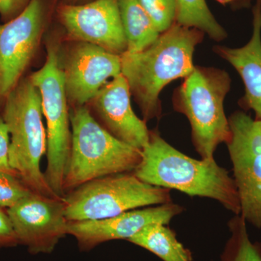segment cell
<instances>
[{"label": "cell", "mask_w": 261, "mask_h": 261, "mask_svg": "<svg viewBox=\"0 0 261 261\" xmlns=\"http://www.w3.org/2000/svg\"><path fill=\"white\" fill-rule=\"evenodd\" d=\"M204 34L175 22L144 50L121 55V74L141 108L144 121L161 116L159 95L163 88L192 73L194 51Z\"/></svg>", "instance_id": "6da1fadb"}, {"label": "cell", "mask_w": 261, "mask_h": 261, "mask_svg": "<svg viewBox=\"0 0 261 261\" xmlns=\"http://www.w3.org/2000/svg\"><path fill=\"white\" fill-rule=\"evenodd\" d=\"M142 181L190 197L216 200L233 215L241 211L233 177L216 160H197L168 143L157 130H150L148 144L142 149V160L134 171Z\"/></svg>", "instance_id": "7a4b0ae2"}, {"label": "cell", "mask_w": 261, "mask_h": 261, "mask_svg": "<svg viewBox=\"0 0 261 261\" xmlns=\"http://www.w3.org/2000/svg\"><path fill=\"white\" fill-rule=\"evenodd\" d=\"M5 98L0 118L9 133L10 166L34 193L63 198L53 192L41 170L47 152V133L39 90L28 78L20 81Z\"/></svg>", "instance_id": "3957f363"}, {"label": "cell", "mask_w": 261, "mask_h": 261, "mask_svg": "<svg viewBox=\"0 0 261 261\" xmlns=\"http://www.w3.org/2000/svg\"><path fill=\"white\" fill-rule=\"evenodd\" d=\"M71 152L63 181L64 196L84 184L116 173L134 172L142 150L109 133L85 106L70 111Z\"/></svg>", "instance_id": "277c9868"}, {"label": "cell", "mask_w": 261, "mask_h": 261, "mask_svg": "<svg viewBox=\"0 0 261 261\" xmlns=\"http://www.w3.org/2000/svg\"><path fill=\"white\" fill-rule=\"evenodd\" d=\"M231 83L224 70L195 66L173 94V108L190 122L192 144L201 159H214L218 146L229 140L224 102Z\"/></svg>", "instance_id": "5b68a950"}, {"label": "cell", "mask_w": 261, "mask_h": 261, "mask_svg": "<svg viewBox=\"0 0 261 261\" xmlns=\"http://www.w3.org/2000/svg\"><path fill=\"white\" fill-rule=\"evenodd\" d=\"M68 221L113 217L126 211L172 202L171 190L142 181L134 172L92 180L63 197Z\"/></svg>", "instance_id": "8992f818"}, {"label": "cell", "mask_w": 261, "mask_h": 261, "mask_svg": "<svg viewBox=\"0 0 261 261\" xmlns=\"http://www.w3.org/2000/svg\"><path fill=\"white\" fill-rule=\"evenodd\" d=\"M29 79L40 94L43 116L47 122V166L44 176L53 192L63 197V181L71 152L72 132L64 73L55 48L48 49L44 65Z\"/></svg>", "instance_id": "52a82bcc"}, {"label": "cell", "mask_w": 261, "mask_h": 261, "mask_svg": "<svg viewBox=\"0 0 261 261\" xmlns=\"http://www.w3.org/2000/svg\"><path fill=\"white\" fill-rule=\"evenodd\" d=\"M228 119L231 135L226 144L240 198V215L247 224L261 229V121L243 111H235Z\"/></svg>", "instance_id": "ba28073f"}, {"label": "cell", "mask_w": 261, "mask_h": 261, "mask_svg": "<svg viewBox=\"0 0 261 261\" xmlns=\"http://www.w3.org/2000/svg\"><path fill=\"white\" fill-rule=\"evenodd\" d=\"M6 210L19 245L27 247L33 255L51 253L60 240L68 234L63 197L33 192Z\"/></svg>", "instance_id": "9c48e42d"}, {"label": "cell", "mask_w": 261, "mask_h": 261, "mask_svg": "<svg viewBox=\"0 0 261 261\" xmlns=\"http://www.w3.org/2000/svg\"><path fill=\"white\" fill-rule=\"evenodd\" d=\"M42 0H31L25 9L0 25V98L18 85L35 54L44 25Z\"/></svg>", "instance_id": "30bf717a"}, {"label": "cell", "mask_w": 261, "mask_h": 261, "mask_svg": "<svg viewBox=\"0 0 261 261\" xmlns=\"http://www.w3.org/2000/svg\"><path fill=\"white\" fill-rule=\"evenodd\" d=\"M184 211L183 206L172 201L126 211L107 219L68 221V234L75 238L80 250L88 251L106 242L128 240L149 224L168 225Z\"/></svg>", "instance_id": "8fae6325"}, {"label": "cell", "mask_w": 261, "mask_h": 261, "mask_svg": "<svg viewBox=\"0 0 261 261\" xmlns=\"http://www.w3.org/2000/svg\"><path fill=\"white\" fill-rule=\"evenodd\" d=\"M63 25L70 37L121 56L127 50L118 0H95L61 10Z\"/></svg>", "instance_id": "7c38bea8"}, {"label": "cell", "mask_w": 261, "mask_h": 261, "mask_svg": "<svg viewBox=\"0 0 261 261\" xmlns=\"http://www.w3.org/2000/svg\"><path fill=\"white\" fill-rule=\"evenodd\" d=\"M63 70L68 102L83 106L110 80L121 74V56L82 42L71 51Z\"/></svg>", "instance_id": "4fadbf2b"}, {"label": "cell", "mask_w": 261, "mask_h": 261, "mask_svg": "<svg viewBox=\"0 0 261 261\" xmlns=\"http://www.w3.org/2000/svg\"><path fill=\"white\" fill-rule=\"evenodd\" d=\"M130 95L125 77L117 75L91 100L94 118L113 137L142 150L148 144L150 130L132 109Z\"/></svg>", "instance_id": "5bb4252c"}, {"label": "cell", "mask_w": 261, "mask_h": 261, "mask_svg": "<svg viewBox=\"0 0 261 261\" xmlns=\"http://www.w3.org/2000/svg\"><path fill=\"white\" fill-rule=\"evenodd\" d=\"M214 50L238 72L245 86V95L240 106L252 111L255 119L261 121V0L252 8V34L245 46L230 48L216 46Z\"/></svg>", "instance_id": "9a60e30c"}, {"label": "cell", "mask_w": 261, "mask_h": 261, "mask_svg": "<svg viewBox=\"0 0 261 261\" xmlns=\"http://www.w3.org/2000/svg\"><path fill=\"white\" fill-rule=\"evenodd\" d=\"M128 53L144 50L157 40L161 33L139 0H118Z\"/></svg>", "instance_id": "2e32d148"}, {"label": "cell", "mask_w": 261, "mask_h": 261, "mask_svg": "<svg viewBox=\"0 0 261 261\" xmlns=\"http://www.w3.org/2000/svg\"><path fill=\"white\" fill-rule=\"evenodd\" d=\"M127 241L152 252L163 261H192V254L168 225L151 224Z\"/></svg>", "instance_id": "e0dca14e"}, {"label": "cell", "mask_w": 261, "mask_h": 261, "mask_svg": "<svg viewBox=\"0 0 261 261\" xmlns=\"http://www.w3.org/2000/svg\"><path fill=\"white\" fill-rule=\"evenodd\" d=\"M176 23L197 29L217 42L227 37V33L214 18L206 0H176Z\"/></svg>", "instance_id": "ac0fdd59"}, {"label": "cell", "mask_w": 261, "mask_h": 261, "mask_svg": "<svg viewBox=\"0 0 261 261\" xmlns=\"http://www.w3.org/2000/svg\"><path fill=\"white\" fill-rule=\"evenodd\" d=\"M247 222L240 215L228 221L229 238L221 255V261H261V242H252Z\"/></svg>", "instance_id": "d6986e66"}, {"label": "cell", "mask_w": 261, "mask_h": 261, "mask_svg": "<svg viewBox=\"0 0 261 261\" xmlns=\"http://www.w3.org/2000/svg\"><path fill=\"white\" fill-rule=\"evenodd\" d=\"M160 33L167 31L176 22V0H139Z\"/></svg>", "instance_id": "ffe728a7"}, {"label": "cell", "mask_w": 261, "mask_h": 261, "mask_svg": "<svg viewBox=\"0 0 261 261\" xmlns=\"http://www.w3.org/2000/svg\"><path fill=\"white\" fill-rule=\"evenodd\" d=\"M32 193L17 175L0 171V207L10 208Z\"/></svg>", "instance_id": "44dd1931"}, {"label": "cell", "mask_w": 261, "mask_h": 261, "mask_svg": "<svg viewBox=\"0 0 261 261\" xmlns=\"http://www.w3.org/2000/svg\"><path fill=\"white\" fill-rule=\"evenodd\" d=\"M19 245L16 233L6 209L0 207V250Z\"/></svg>", "instance_id": "7402d4cb"}, {"label": "cell", "mask_w": 261, "mask_h": 261, "mask_svg": "<svg viewBox=\"0 0 261 261\" xmlns=\"http://www.w3.org/2000/svg\"><path fill=\"white\" fill-rule=\"evenodd\" d=\"M9 144L10 137L8 128L0 118V171L17 175L10 165Z\"/></svg>", "instance_id": "603a6c76"}, {"label": "cell", "mask_w": 261, "mask_h": 261, "mask_svg": "<svg viewBox=\"0 0 261 261\" xmlns=\"http://www.w3.org/2000/svg\"><path fill=\"white\" fill-rule=\"evenodd\" d=\"M30 2L31 0H0V15L5 19L15 18Z\"/></svg>", "instance_id": "cb8c5ba5"}, {"label": "cell", "mask_w": 261, "mask_h": 261, "mask_svg": "<svg viewBox=\"0 0 261 261\" xmlns=\"http://www.w3.org/2000/svg\"><path fill=\"white\" fill-rule=\"evenodd\" d=\"M221 4L230 5L233 8H245L250 5L252 0H216Z\"/></svg>", "instance_id": "d4e9b609"}]
</instances>
